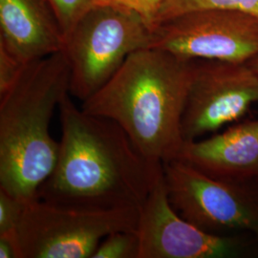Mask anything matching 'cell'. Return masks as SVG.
Segmentation results:
<instances>
[{"mask_svg":"<svg viewBox=\"0 0 258 258\" xmlns=\"http://www.w3.org/2000/svg\"><path fill=\"white\" fill-rule=\"evenodd\" d=\"M0 258H20L17 232L0 234Z\"/></svg>","mask_w":258,"mask_h":258,"instance_id":"18","label":"cell"},{"mask_svg":"<svg viewBox=\"0 0 258 258\" xmlns=\"http://www.w3.org/2000/svg\"><path fill=\"white\" fill-rule=\"evenodd\" d=\"M177 159L219 180L258 182V120L240 122L206 140L185 141Z\"/></svg>","mask_w":258,"mask_h":258,"instance_id":"10","label":"cell"},{"mask_svg":"<svg viewBox=\"0 0 258 258\" xmlns=\"http://www.w3.org/2000/svg\"><path fill=\"white\" fill-rule=\"evenodd\" d=\"M59 103L61 138L52 174L37 198L95 209H140L163 174L114 120Z\"/></svg>","mask_w":258,"mask_h":258,"instance_id":"1","label":"cell"},{"mask_svg":"<svg viewBox=\"0 0 258 258\" xmlns=\"http://www.w3.org/2000/svg\"><path fill=\"white\" fill-rule=\"evenodd\" d=\"M249 63L250 64V66L256 71V73L258 74V57H256V58L253 59V60H251Z\"/></svg>","mask_w":258,"mask_h":258,"instance_id":"19","label":"cell"},{"mask_svg":"<svg viewBox=\"0 0 258 258\" xmlns=\"http://www.w3.org/2000/svg\"><path fill=\"white\" fill-rule=\"evenodd\" d=\"M139 253L137 231H116L102 240L92 258H139Z\"/></svg>","mask_w":258,"mask_h":258,"instance_id":"13","label":"cell"},{"mask_svg":"<svg viewBox=\"0 0 258 258\" xmlns=\"http://www.w3.org/2000/svg\"><path fill=\"white\" fill-rule=\"evenodd\" d=\"M25 203L0 189V234L16 233Z\"/></svg>","mask_w":258,"mask_h":258,"instance_id":"15","label":"cell"},{"mask_svg":"<svg viewBox=\"0 0 258 258\" xmlns=\"http://www.w3.org/2000/svg\"><path fill=\"white\" fill-rule=\"evenodd\" d=\"M139 258H244L258 256L250 234L220 236L185 220L169 202L164 173L139 209Z\"/></svg>","mask_w":258,"mask_h":258,"instance_id":"8","label":"cell"},{"mask_svg":"<svg viewBox=\"0 0 258 258\" xmlns=\"http://www.w3.org/2000/svg\"><path fill=\"white\" fill-rule=\"evenodd\" d=\"M139 209H95L36 198L18 229L20 258H92L113 232L137 231Z\"/></svg>","mask_w":258,"mask_h":258,"instance_id":"5","label":"cell"},{"mask_svg":"<svg viewBox=\"0 0 258 258\" xmlns=\"http://www.w3.org/2000/svg\"><path fill=\"white\" fill-rule=\"evenodd\" d=\"M153 28L136 12L96 5L65 37L70 95L84 102L107 83L132 53L150 48Z\"/></svg>","mask_w":258,"mask_h":258,"instance_id":"4","label":"cell"},{"mask_svg":"<svg viewBox=\"0 0 258 258\" xmlns=\"http://www.w3.org/2000/svg\"><path fill=\"white\" fill-rule=\"evenodd\" d=\"M165 0H97L96 5H114L136 12L152 28Z\"/></svg>","mask_w":258,"mask_h":258,"instance_id":"16","label":"cell"},{"mask_svg":"<svg viewBox=\"0 0 258 258\" xmlns=\"http://www.w3.org/2000/svg\"><path fill=\"white\" fill-rule=\"evenodd\" d=\"M70 94L63 51L25 65L0 96V189L27 203L55 168L59 142L50 133L56 107Z\"/></svg>","mask_w":258,"mask_h":258,"instance_id":"3","label":"cell"},{"mask_svg":"<svg viewBox=\"0 0 258 258\" xmlns=\"http://www.w3.org/2000/svg\"><path fill=\"white\" fill-rule=\"evenodd\" d=\"M0 45L23 64L62 51L64 35L49 0H0Z\"/></svg>","mask_w":258,"mask_h":258,"instance_id":"11","label":"cell"},{"mask_svg":"<svg viewBox=\"0 0 258 258\" xmlns=\"http://www.w3.org/2000/svg\"><path fill=\"white\" fill-rule=\"evenodd\" d=\"M25 65L0 45V96L7 92L16 83Z\"/></svg>","mask_w":258,"mask_h":258,"instance_id":"17","label":"cell"},{"mask_svg":"<svg viewBox=\"0 0 258 258\" xmlns=\"http://www.w3.org/2000/svg\"><path fill=\"white\" fill-rule=\"evenodd\" d=\"M163 173L169 202L185 220L215 235L258 241V182L219 180L179 159L164 163Z\"/></svg>","mask_w":258,"mask_h":258,"instance_id":"6","label":"cell"},{"mask_svg":"<svg viewBox=\"0 0 258 258\" xmlns=\"http://www.w3.org/2000/svg\"><path fill=\"white\" fill-rule=\"evenodd\" d=\"M65 37L83 16L96 6L97 0H49Z\"/></svg>","mask_w":258,"mask_h":258,"instance_id":"14","label":"cell"},{"mask_svg":"<svg viewBox=\"0 0 258 258\" xmlns=\"http://www.w3.org/2000/svg\"><path fill=\"white\" fill-rule=\"evenodd\" d=\"M150 48L185 59L249 63L258 57V17L231 10H198L158 23Z\"/></svg>","mask_w":258,"mask_h":258,"instance_id":"7","label":"cell"},{"mask_svg":"<svg viewBox=\"0 0 258 258\" xmlns=\"http://www.w3.org/2000/svg\"><path fill=\"white\" fill-rule=\"evenodd\" d=\"M209 9L231 10L258 17V0H165L157 15L155 26L184 13Z\"/></svg>","mask_w":258,"mask_h":258,"instance_id":"12","label":"cell"},{"mask_svg":"<svg viewBox=\"0 0 258 258\" xmlns=\"http://www.w3.org/2000/svg\"><path fill=\"white\" fill-rule=\"evenodd\" d=\"M258 103V74L249 63L194 59L184 105V141L241 119Z\"/></svg>","mask_w":258,"mask_h":258,"instance_id":"9","label":"cell"},{"mask_svg":"<svg viewBox=\"0 0 258 258\" xmlns=\"http://www.w3.org/2000/svg\"><path fill=\"white\" fill-rule=\"evenodd\" d=\"M191 59L157 48L132 53L110 80L83 102V110L114 120L151 163L177 159Z\"/></svg>","mask_w":258,"mask_h":258,"instance_id":"2","label":"cell"}]
</instances>
